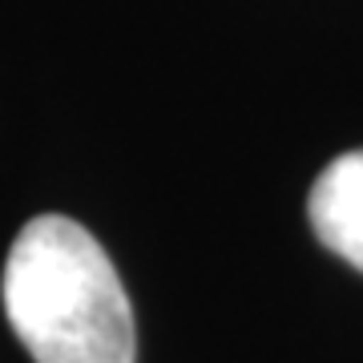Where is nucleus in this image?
<instances>
[{
  "label": "nucleus",
  "mask_w": 363,
  "mask_h": 363,
  "mask_svg": "<svg viewBox=\"0 0 363 363\" xmlns=\"http://www.w3.org/2000/svg\"><path fill=\"white\" fill-rule=\"evenodd\" d=\"M4 311L37 363H133L138 331L109 255L81 222L37 214L4 259Z\"/></svg>",
  "instance_id": "f257e3e1"
},
{
  "label": "nucleus",
  "mask_w": 363,
  "mask_h": 363,
  "mask_svg": "<svg viewBox=\"0 0 363 363\" xmlns=\"http://www.w3.org/2000/svg\"><path fill=\"white\" fill-rule=\"evenodd\" d=\"M315 238L331 255L363 271V150L339 154L307 194Z\"/></svg>",
  "instance_id": "f03ea898"
}]
</instances>
